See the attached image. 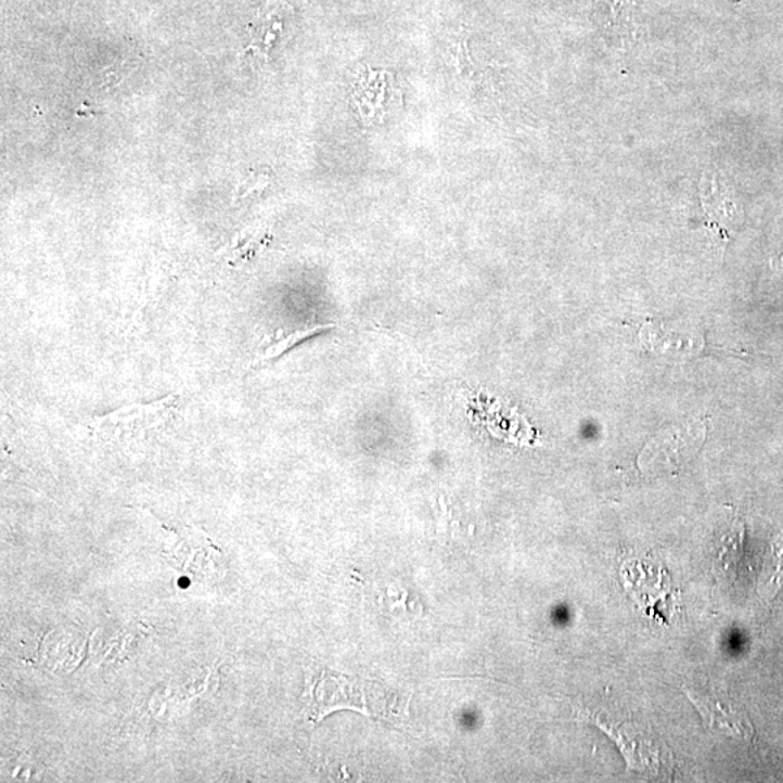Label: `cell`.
I'll use <instances>...</instances> for the list:
<instances>
[{"mask_svg": "<svg viewBox=\"0 0 783 783\" xmlns=\"http://www.w3.org/2000/svg\"><path fill=\"white\" fill-rule=\"evenodd\" d=\"M178 407V395L152 403H134L93 421L92 429L114 440H132L147 436L169 424Z\"/></svg>", "mask_w": 783, "mask_h": 783, "instance_id": "cell-1", "label": "cell"}, {"mask_svg": "<svg viewBox=\"0 0 783 783\" xmlns=\"http://www.w3.org/2000/svg\"><path fill=\"white\" fill-rule=\"evenodd\" d=\"M305 699L311 721H320L335 709L350 708L365 714L363 695L357 694L355 683L326 669L309 675Z\"/></svg>", "mask_w": 783, "mask_h": 783, "instance_id": "cell-2", "label": "cell"}, {"mask_svg": "<svg viewBox=\"0 0 783 783\" xmlns=\"http://www.w3.org/2000/svg\"><path fill=\"white\" fill-rule=\"evenodd\" d=\"M600 27L606 40L627 46L640 36L637 0H600Z\"/></svg>", "mask_w": 783, "mask_h": 783, "instance_id": "cell-3", "label": "cell"}, {"mask_svg": "<svg viewBox=\"0 0 783 783\" xmlns=\"http://www.w3.org/2000/svg\"><path fill=\"white\" fill-rule=\"evenodd\" d=\"M641 343L650 350L657 352H678V355H694L703 347V339L696 335H683L677 331L666 330L664 325L647 322L641 330Z\"/></svg>", "mask_w": 783, "mask_h": 783, "instance_id": "cell-4", "label": "cell"}, {"mask_svg": "<svg viewBox=\"0 0 783 783\" xmlns=\"http://www.w3.org/2000/svg\"><path fill=\"white\" fill-rule=\"evenodd\" d=\"M701 196L705 214L709 218L716 219L718 223L733 221L734 214L737 213L733 196L718 176H705L701 182Z\"/></svg>", "mask_w": 783, "mask_h": 783, "instance_id": "cell-5", "label": "cell"}, {"mask_svg": "<svg viewBox=\"0 0 783 783\" xmlns=\"http://www.w3.org/2000/svg\"><path fill=\"white\" fill-rule=\"evenodd\" d=\"M333 329H335L334 324H325L311 326V329L296 330L294 333L287 334L286 337L270 344V346L264 351V355L258 357L256 363L254 364H265L268 363V361L277 360L279 357L290 351L291 348H294L296 344L303 343L305 339L313 337V335L324 333V331Z\"/></svg>", "mask_w": 783, "mask_h": 783, "instance_id": "cell-6", "label": "cell"}]
</instances>
